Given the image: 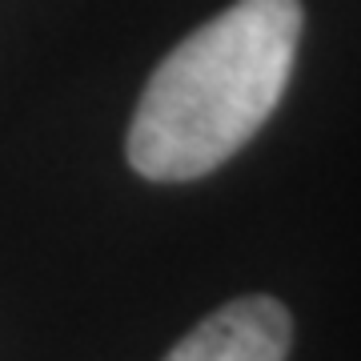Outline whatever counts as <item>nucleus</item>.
<instances>
[{
    "label": "nucleus",
    "mask_w": 361,
    "mask_h": 361,
    "mask_svg": "<svg viewBox=\"0 0 361 361\" xmlns=\"http://www.w3.org/2000/svg\"><path fill=\"white\" fill-rule=\"evenodd\" d=\"M301 37V0H237L153 68L129 125L145 180H197L245 149L281 104Z\"/></svg>",
    "instance_id": "obj_1"
},
{
    "label": "nucleus",
    "mask_w": 361,
    "mask_h": 361,
    "mask_svg": "<svg viewBox=\"0 0 361 361\" xmlns=\"http://www.w3.org/2000/svg\"><path fill=\"white\" fill-rule=\"evenodd\" d=\"M293 322L273 297H237L180 337L165 361H285Z\"/></svg>",
    "instance_id": "obj_2"
}]
</instances>
